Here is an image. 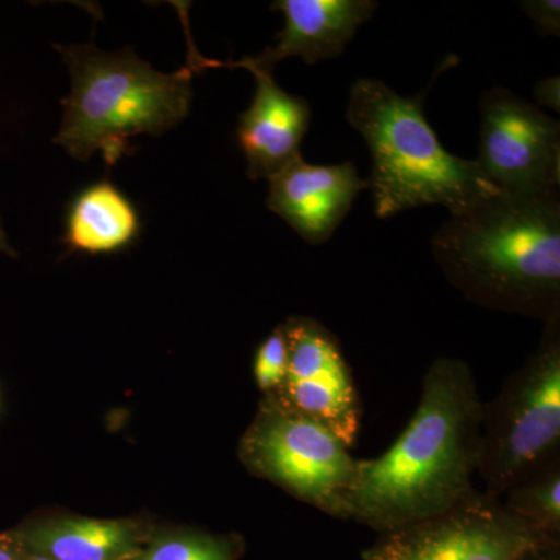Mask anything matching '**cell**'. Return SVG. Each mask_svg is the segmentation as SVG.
I'll list each match as a JSON object with an SVG mask.
<instances>
[{
  "label": "cell",
  "instance_id": "cell-7",
  "mask_svg": "<svg viewBox=\"0 0 560 560\" xmlns=\"http://www.w3.org/2000/svg\"><path fill=\"white\" fill-rule=\"evenodd\" d=\"M547 536L504 510L500 497L475 490L451 510L378 534L363 560H517Z\"/></svg>",
  "mask_w": 560,
  "mask_h": 560
},
{
  "label": "cell",
  "instance_id": "cell-3",
  "mask_svg": "<svg viewBox=\"0 0 560 560\" xmlns=\"http://www.w3.org/2000/svg\"><path fill=\"white\" fill-rule=\"evenodd\" d=\"M430 86L412 97L382 80L360 79L350 88L346 120L371 151L368 180L378 219L422 206H442L455 215L500 191L475 160L442 147L425 117Z\"/></svg>",
  "mask_w": 560,
  "mask_h": 560
},
{
  "label": "cell",
  "instance_id": "cell-4",
  "mask_svg": "<svg viewBox=\"0 0 560 560\" xmlns=\"http://www.w3.org/2000/svg\"><path fill=\"white\" fill-rule=\"evenodd\" d=\"M68 65L72 90L62 101L65 117L55 143L79 161L103 153L109 165L128 151V140L158 136L189 114V62L164 73L131 49L102 51L92 44L55 46Z\"/></svg>",
  "mask_w": 560,
  "mask_h": 560
},
{
  "label": "cell",
  "instance_id": "cell-17",
  "mask_svg": "<svg viewBox=\"0 0 560 560\" xmlns=\"http://www.w3.org/2000/svg\"><path fill=\"white\" fill-rule=\"evenodd\" d=\"M289 371V341L285 327L279 324L256 352L254 378L265 397L278 396Z\"/></svg>",
  "mask_w": 560,
  "mask_h": 560
},
{
  "label": "cell",
  "instance_id": "cell-16",
  "mask_svg": "<svg viewBox=\"0 0 560 560\" xmlns=\"http://www.w3.org/2000/svg\"><path fill=\"white\" fill-rule=\"evenodd\" d=\"M241 556L242 540L237 537L176 530L150 536L130 560H238Z\"/></svg>",
  "mask_w": 560,
  "mask_h": 560
},
{
  "label": "cell",
  "instance_id": "cell-11",
  "mask_svg": "<svg viewBox=\"0 0 560 560\" xmlns=\"http://www.w3.org/2000/svg\"><path fill=\"white\" fill-rule=\"evenodd\" d=\"M378 3L374 0H278L271 10L282 11L285 25L276 46L257 57L220 62L221 68L259 70L272 73L287 58H301L305 65L334 60L345 54L357 31L371 21Z\"/></svg>",
  "mask_w": 560,
  "mask_h": 560
},
{
  "label": "cell",
  "instance_id": "cell-20",
  "mask_svg": "<svg viewBox=\"0 0 560 560\" xmlns=\"http://www.w3.org/2000/svg\"><path fill=\"white\" fill-rule=\"evenodd\" d=\"M24 552L16 530L0 533V560H22Z\"/></svg>",
  "mask_w": 560,
  "mask_h": 560
},
{
  "label": "cell",
  "instance_id": "cell-8",
  "mask_svg": "<svg viewBox=\"0 0 560 560\" xmlns=\"http://www.w3.org/2000/svg\"><path fill=\"white\" fill-rule=\"evenodd\" d=\"M480 143L475 160L500 191L560 190V124L504 86L481 95Z\"/></svg>",
  "mask_w": 560,
  "mask_h": 560
},
{
  "label": "cell",
  "instance_id": "cell-19",
  "mask_svg": "<svg viewBox=\"0 0 560 560\" xmlns=\"http://www.w3.org/2000/svg\"><path fill=\"white\" fill-rule=\"evenodd\" d=\"M534 97L541 106L560 110V79L558 75L541 79L534 84Z\"/></svg>",
  "mask_w": 560,
  "mask_h": 560
},
{
  "label": "cell",
  "instance_id": "cell-2",
  "mask_svg": "<svg viewBox=\"0 0 560 560\" xmlns=\"http://www.w3.org/2000/svg\"><path fill=\"white\" fill-rule=\"evenodd\" d=\"M448 282L478 307L560 319V190L497 191L431 238Z\"/></svg>",
  "mask_w": 560,
  "mask_h": 560
},
{
  "label": "cell",
  "instance_id": "cell-10",
  "mask_svg": "<svg viewBox=\"0 0 560 560\" xmlns=\"http://www.w3.org/2000/svg\"><path fill=\"white\" fill-rule=\"evenodd\" d=\"M267 206L311 245L329 241L360 191L370 189L352 162L316 165L301 158L268 179Z\"/></svg>",
  "mask_w": 560,
  "mask_h": 560
},
{
  "label": "cell",
  "instance_id": "cell-22",
  "mask_svg": "<svg viewBox=\"0 0 560 560\" xmlns=\"http://www.w3.org/2000/svg\"><path fill=\"white\" fill-rule=\"evenodd\" d=\"M0 253L7 254L9 257H18L16 249L11 246L9 235L2 226V220H0Z\"/></svg>",
  "mask_w": 560,
  "mask_h": 560
},
{
  "label": "cell",
  "instance_id": "cell-12",
  "mask_svg": "<svg viewBox=\"0 0 560 560\" xmlns=\"http://www.w3.org/2000/svg\"><path fill=\"white\" fill-rule=\"evenodd\" d=\"M257 81L249 108L238 119V145L249 179H270L301 158V142L311 127V103L276 84L272 73L250 70Z\"/></svg>",
  "mask_w": 560,
  "mask_h": 560
},
{
  "label": "cell",
  "instance_id": "cell-5",
  "mask_svg": "<svg viewBox=\"0 0 560 560\" xmlns=\"http://www.w3.org/2000/svg\"><path fill=\"white\" fill-rule=\"evenodd\" d=\"M560 459V319L544 324L539 345L485 404L477 474L485 492L504 490Z\"/></svg>",
  "mask_w": 560,
  "mask_h": 560
},
{
  "label": "cell",
  "instance_id": "cell-9",
  "mask_svg": "<svg viewBox=\"0 0 560 560\" xmlns=\"http://www.w3.org/2000/svg\"><path fill=\"white\" fill-rule=\"evenodd\" d=\"M283 327L289 371L279 399L326 427L350 451L359 441L361 400L340 341L308 316H290Z\"/></svg>",
  "mask_w": 560,
  "mask_h": 560
},
{
  "label": "cell",
  "instance_id": "cell-18",
  "mask_svg": "<svg viewBox=\"0 0 560 560\" xmlns=\"http://www.w3.org/2000/svg\"><path fill=\"white\" fill-rule=\"evenodd\" d=\"M518 7L533 21L540 36L560 35L559 0H521Z\"/></svg>",
  "mask_w": 560,
  "mask_h": 560
},
{
  "label": "cell",
  "instance_id": "cell-14",
  "mask_svg": "<svg viewBox=\"0 0 560 560\" xmlns=\"http://www.w3.org/2000/svg\"><path fill=\"white\" fill-rule=\"evenodd\" d=\"M139 231L138 210L105 179L80 191L70 205L65 243L81 253H116L131 245Z\"/></svg>",
  "mask_w": 560,
  "mask_h": 560
},
{
  "label": "cell",
  "instance_id": "cell-6",
  "mask_svg": "<svg viewBox=\"0 0 560 560\" xmlns=\"http://www.w3.org/2000/svg\"><path fill=\"white\" fill-rule=\"evenodd\" d=\"M238 455L257 477L330 517L349 521L348 500L359 459L330 430L278 396L264 397Z\"/></svg>",
  "mask_w": 560,
  "mask_h": 560
},
{
  "label": "cell",
  "instance_id": "cell-23",
  "mask_svg": "<svg viewBox=\"0 0 560 560\" xmlns=\"http://www.w3.org/2000/svg\"><path fill=\"white\" fill-rule=\"evenodd\" d=\"M22 560H49V559L43 558V556H39V555H33V552L25 551L24 558H22Z\"/></svg>",
  "mask_w": 560,
  "mask_h": 560
},
{
  "label": "cell",
  "instance_id": "cell-21",
  "mask_svg": "<svg viewBox=\"0 0 560 560\" xmlns=\"http://www.w3.org/2000/svg\"><path fill=\"white\" fill-rule=\"evenodd\" d=\"M517 560H560V540H551L548 544L534 548Z\"/></svg>",
  "mask_w": 560,
  "mask_h": 560
},
{
  "label": "cell",
  "instance_id": "cell-15",
  "mask_svg": "<svg viewBox=\"0 0 560 560\" xmlns=\"http://www.w3.org/2000/svg\"><path fill=\"white\" fill-rule=\"evenodd\" d=\"M500 500L515 517L560 539V459L515 482Z\"/></svg>",
  "mask_w": 560,
  "mask_h": 560
},
{
  "label": "cell",
  "instance_id": "cell-13",
  "mask_svg": "<svg viewBox=\"0 0 560 560\" xmlns=\"http://www.w3.org/2000/svg\"><path fill=\"white\" fill-rule=\"evenodd\" d=\"M22 547L49 560H130L151 534L135 521L61 517L16 530Z\"/></svg>",
  "mask_w": 560,
  "mask_h": 560
},
{
  "label": "cell",
  "instance_id": "cell-1",
  "mask_svg": "<svg viewBox=\"0 0 560 560\" xmlns=\"http://www.w3.org/2000/svg\"><path fill=\"white\" fill-rule=\"evenodd\" d=\"M485 401L469 364L441 357L423 377L415 415L388 451L357 460L349 521L378 534L451 510L477 488Z\"/></svg>",
  "mask_w": 560,
  "mask_h": 560
}]
</instances>
